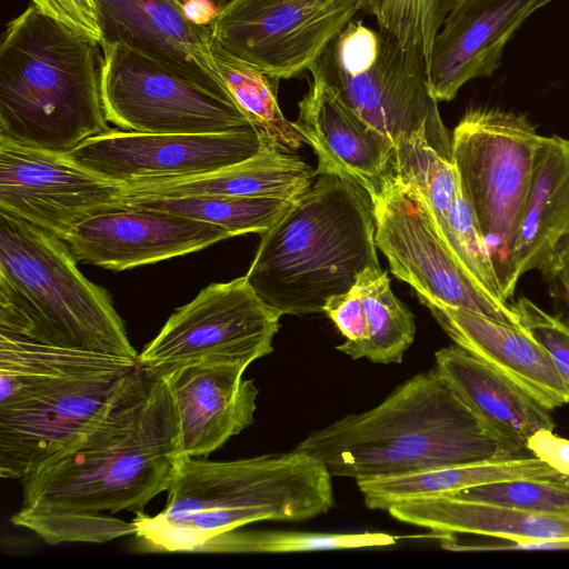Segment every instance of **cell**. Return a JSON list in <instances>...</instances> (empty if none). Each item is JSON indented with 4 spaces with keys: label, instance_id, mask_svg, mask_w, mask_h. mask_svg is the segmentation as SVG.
Wrapping results in <instances>:
<instances>
[{
    "label": "cell",
    "instance_id": "cell-7",
    "mask_svg": "<svg viewBox=\"0 0 569 569\" xmlns=\"http://www.w3.org/2000/svg\"><path fill=\"white\" fill-rule=\"evenodd\" d=\"M67 243L0 211V336L138 358L109 293Z\"/></svg>",
    "mask_w": 569,
    "mask_h": 569
},
{
    "label": "cell",
    "instance_id": "cell-15",
    "mask_svg": "<svg viewBox=\"0 0 569 569\" xmlns=\"http://www.w3.org/2000/svg\"><path fill=\"white\" fill-rule=\"evenodd\" d=\"M266 144L273 143L253 127L217 133L111 129L89 138L68 154L92 173L123 184L207 173L241 162Z\"/></svg>",
    "mask_w": 569,
    "mask_h": 569
},
{
    "label": "cell",
    "instance_id": "cell-22",
    "mask_svg": "<svg viewBox=\"0 0 569 569\" xmlns=\"http://www.w3.org/2000/svg\"><path fill=\"white\" fill-rule=\"evenodd\" d=\"M315 170L303 160L266 144L254 156L190 177L139 180L120 184L119 200L176 199L186 197L277 198L296 201L312 186Z\"/></svg>",
    "mask_w": 569,
    "mask_h": 569
},
{
    "label": "cell",
    "instance_id": "cell-21",
    "mask_svg": "<svg viewBox=\"0 0 569 569\" xmlns=\"http://www.w3.org/2000/svg\"><path fill=\"white\" fill-rule=\"evenodd\" d=\"M423 303L452 341L522 388L548 410L568 403L552 360L523 328L438 302Z\"/></svg>",
    "mask_w": 569,
    "mask_h": 569
},
{
    "label": "cell",
    "instance_id": "cell-30",
    "mask_svg": "<svg viewBox=\"0 0 569 569\" xmlns=\"http://www.w3.org/2000/svg\"><path fill=\"white\" fill-rule=\"evenodd\" d=\"M295 201L277 198L186 197L139 200L123 206L179 214L210 222L229 230L234 237L272 227Z\"/></svg>",
    "mask_w": 569,
    "mask_h": 569
},
{
    "label": "cell",
    "instance_id": "cell-34",
    "mask_svg": "<svg viewBox=\"0 0 569 569\" xmlns=\"http://www.w3.org/2000/svg\"><path fill=\"white\" fill-rule=\"evenodd\" d=\"M445 496L531 511L569 512V479L567 478H521L497 481Z\"/></svg>",
    "mask_w": 569,
    "mask_h": 569
},
{
    "label": "cell",
    "instance_id": "cell-38",
    "mask_svg": "<svg viewBox=\"0 0 569 569\" xmlns=\"http://www.w3.org/2000/svg\"><path fill=\"white\" fill-rule=\"evenodd\" d=\"M539 271L549 287L550 295L562 307L569 321V233L561 239Z\"/></svg>",
    "mask_w": 569,
    "mask_h": 569
},
{
    "label": "cell",
    "instance_id": "cell-25",
    "mask_svg": "<svg viewBox=\"0 0 569 569\" xmlns=\"http://www.w3.org/2000/svg\"><path fill=\"white\" fill-rule=\"evenodd\" d=\"M569 233V139L540 136L512 251V273L539 270Z\"/></svg>",
    "mask_w": 569,
    "mask_h": 569
},
{
    "label": "cell",
    "instance_id": "cell-14",
    "mask_svg": "<svg viewBox=\"0 0 569 569\" xmlns=\"http://www.w3.org/2000/svg\"><path fill=\"white\" fill-rule=\"evenodd\" d=\"M119 191L68 152L0 139V211L62 240L88 218L120 209Z\"/></svg>",
    "mask_w": 569,
    "mask_h": 569
},
{
    "label": "cell",
    "instance_id": "cell-13",
    "mask_svg": "<svg viewBox=\"0 0 569 569\" xmlns=\"http://www.w3.org/2000/svg\"><path fill=\"white\" fill-rule=\"evenodd\" d=\"M365 9V0H232L207 22L232 56L281 80L300 76Z\"/></svg>",
    "mask_w": 569,
    "mask_h": 569
},
{
    "label": "cell",
    "instance_id": "cell-9",
    "mask_svg": "<svg viewBox=\"0 0 569 569\" xmlns=\"http://www.w3.org/2000/svg\"><path fill=\"white\" fill-rule=\"evenodd\" d=\"M539 137L523 114L487 108L468 110L451 137L461 190L489 248L506 302L517 286L512 251Z\"/></svg>",
    "mask_w": 569,
    "mask_h": 569
},
{
    "label": "cell",
    "instance_id": "cell-16",
    "mask_svg": "<svg viewBox=\"0 0 569 569\" xmlns=\"http://www.w3.org/2000/svg\"><path fill=\"white\" fill-rule=\"evenodd\" d=\"M232 237L210 222L126 207L88 218L63 241L78 262L121 271L192 253Z\"/></svg>",
    "mask_w": 569,
    "mask_h": 569
},
{
    "label": "cell",
    "instance_id": "cell-36",
    "mask_svg": "<svg viewBox=\"0 0 569 569\" xmlns=\"http://www.w3.org/2000/svg\"><path fill=\"white\" fill-rule=\"evenodd\" d=\"M44 14L101 46L103 34L94 0H32Z\"/></svg>",
    "mask_w": 569,
    "mask_h": 569
},
{
    "label": "cell",
    "instance_id": "cell-27",
    "mask_svg": "<svg viewBox=\"0 0 569 569\" xmlns=\"http://www.w3.org/2000/svg\"><path fill=\"white\" fill-rule=\"evenodd\" d=\"M353 286L363 302L369 337L361 342L345 341L336 347L337 350L352 359L366 358L382 365L401 363L415 340L413 315L393 295L390 279L381 267L365 268Z\"/></svg>",
    "mask_w": 569,
    "mask_h": 569
},
{
    "label": "cell",
    "instance_id": "cell-18",
    "mask_svg": "<svg viewBox=\"0 0 569 569\" xmlns=\"http://www.w3.org/2000/svg\"><path fill=\"white\" fill-rule=\"evenodd\" d=\"M243 361L203 360L162 373L186 458L208 457L251 426L259 390Z\"/></svg>",
    "mask_w": 569,
    "mask_h": 569
},
{
    "label": "cell",
    "instance_id": "cell-37",
    "mask_svg": "<svg viewBox=\"0 0 569 569\" xmlns=\"http://www.w3.org/2000/svg\"><path fill=\"white\" fill-rule=\"evenodd\" d=\"M323 312L332 320L346 341L361 342L368 339L366 311L355 286L346 292L328 298L323 305Z\"/></svg>",
    "mask_w": 569,
    "mask_h": 569
},
{
    "label": "cell",
    "instance_id": "cell-41",
    "mask_svg": "<svg viewBox=\"0 0 569 569\" xmlns=\"http://www.w3.org/2000/svg\"><path fill=\"white\" fill-rule=\"evenodd\" d=\"M182 1V0H181ZM183 2V1H182ZM184 3V2H183ZM186 4V3H184Z\"/></svg>",
    "mask_w": 569,
    "mask_h": 569
},
{
    "label": "cell",
    "instance_id": "cell-4",
    "mask_svg": "<svg viewBox=\"0 0 569 569\" xmlns=\"http://www.w3.org/2000/svg\"><path fill=\"white\" fill-rule=\"evenodd\" d=\"M136 365L0 336V476L21 480L76 445Z\"/></svg>",
    "mask_w": 569,
    "mask_h": 569
},
{
    "label": "cell",
    "instance_id": "cell-17",
    "mask_svg": "<svg viewBox=\"0 0 569 569\" xmlns=\"http://www.w3.org/2000/svg\"><path fill=\"white\" fill-rule=\"evenodd\" d=\"M94 2L103 34L102 43H123L180 78L236 102L216 66L208 23L194 21L181 0Z\"/></svg>",
    "mask_w": 569,
    "mask_h": 569
},
{
    "label": "cell",
    "instance_id": "cell-23",
    "mask_svg": "<svg viewBox=\"0 0 569 569\" xmlns=\"http://www.w3.org/2000/svg\"><path fill=\"white\" fill-rule=\"evenodd\" d=\"M435 369L491 429L527 448L537 431L555 427L550 410L458 345L435 353Z\"/></svg>",
    "mask_w": 569,
    "mask_h": 569
},
{
    "label": "cell",
    "instance_id": "cell-1",
    "mask_svg": "<svg viewBox=\"0 0 569 569\" xmlns=\"http://www.w3.org/2000/svg\"><path fill=\"white\" fill-rule=\"evenodd\" d=\"M184 458L167 382L137 361L86 435L20 480L11 522L49 545L133 536L116 515L167 492Z\"/></svg>",
    "mask_w": 569,
    "mask_h": 569
},
{
    "label": "cell",
    "instance_id": "cell-26",
    "mask_svg": "<svg viewBox=\"0 0 569 569\" xmlns=\"http://www.w3.org/2000/svg\"><path fill=\"white\" fill-rule=\"evenodd\" d=\"M521 478H566L532 453L432 468L415 473L356 481L369 509L387 510L392 503Z\"/></svg>",
    "mask_w": 569,
    "mask_h": 569
},
{
    "label": "cell",
    "instance_id": "cell-31",
    "mask_svg": "<svg viewBox=\"0 0 569 569\" xmlns=\"http://www.w3.org/2000/svg\"><path fill=\"white\" fill-rule=\"evenodd\" d=\"M386 171L421 192L438 228L461 192L452 157L440 153L422 134L399 139L393 146Z\"/></svg>",
    "mask_w": 569,
    "mask_h": 569
},
{
    "label": "cell",
    "instance_id": "cell-29",
    "mask_svg": "<svg viewBox=\"0 0 569 569\" xmlns=\"http://www.w3.org/2000/svg\"><path fill=\"white\" fill-rule=\"evenodd\" d=\"M397 537L386 532H313L299 530L234 529L206 542L203 553H291L393 546Z\"/></svg>",
    "mask_w": 569,
    "mask_h": 569
},
{
    "label": "cell",
    "instance_id": "cell-11",
    "mask_svg": "<svg viewBox=\"0 0 569 569\" xmlns=\"http://www.w3.org/2000/svg\"><path fill=\"white\" fill-rule=\"evenodd\" d=\"M100 47L102 106L108 122L118 128L217 133L253 127L236 102L180 78L148 56L120 42Z\"/></svg>",
    "mask_w": 569,
    "mask_h": 569
},
{
    "label": "cell",
    "instance_id": "cell-32",
    "mask_svg": "<svg viewBox=\"0 0 569 569\" xmlns=\"http://www.w3.org/2000/svg\"><path fill=\"white\" fill-rule=\"evenodd\" d=\"M459 0H365L379 30L405 47L419 48L427 63L432 42Z\"/></svg>",
    "mask_w": 569,
    "mask_h": 569
},
{
    "label": "cell",
    "instance_id": "cell-2",
    "mask_svg": "<svg viewBox=\"0 0 569 569\" xmlns=\"http://www.w3.org/2000/svg\"><path fill=\"white\" fill-rule=\"evenodd\" d=\"M295 449L332 477L356 481L530 453L478 418L436 369L412 376L376 407L312 431Z\"/></svg>",
    "mask_w": 569,
    "mask_h": 569
},
{
    "label": "cell",
    "instance_id": "cell-8",
    "mask_svg": "<svg viewBox=\"0 0 569 569\" xmlns=\"http://www.w3.org/2000/svg\"><path fill=\"white\" fill-rule=\"evenodd\" d=\"M340 100L393 146L422 134L446 157L451 139L428 84L419 48L405 47L381 30L351 21L310 68Z\"/></svg>",
    "mask_w": 569,
    "mask_h": 569
},
{
    "label": "cell",
    "instance_id": "cell-33",
    "mask_svg": "<svg viewBox=\"0 0 569 569\" xmlns=\"http://www.w3.org/2000/svg\"><path fill=\"white\" fill-rule=\"evenodd\" d=\"M439 230L446 243L473 280L488 295L506 302L501 295L489 248L462 190L450 206Z\"/></svg>",
    "mask_w": 569,
    "mask_h": 569
},
{
    "label": "cell",
    "instance_id": "cell-40",
    "mask_svg": "<svg viewBox=\"0 0 569 569\" xmlns=\"http://www.w3.org/2000/svg\"><path fill=\"white\" fill-rule=\"evenodd\" d=\"M186 4L189 0H182ZM214 12L222 9L224 6H227L232 0H204Z\"/></svg>",
    "mask_w": 569,
    "mask_h": 569
},
{
    "label": "cell",
    "instance_id": "cell-35",
    "mask_svg": "<svg viewBox=\"0 0 569 569\" xmlns=\"http://www.w3.org/2000/svg\"><path fill=\"white\" fill-rule=\"evenodd\" d=\"M521 326L539 342L552 360L567 390L569 403V321L542 310L528 298L511 305Z\"/></svg>",
    "mask_w": 569,
    "mask_h": 569
},
{
    "label": "cell",
    "instance_id": "cell-20",
    "mask_svg": "<svg viewBox=\"0 0 569 569\" xmlns=\"http://www.w3.org/2000/svg\"><path fill=\"white\" fill-rule=\"evenodd\" d=\"M295 122L318 158L316 176L332 173L369 193L385 174L392 141L349 109L317 74Z\"/></svg>",
    "mask_w": 569,
    "mask_h": 569
},
{
    "label": "cell",
    "instance_id": "cell-3",
    "mask_svg": "<svg viewBox=\"0 0 569 569\" xmlns=\"http://www.w3.org/2000/svg\"><path fill=\"white\" fill-rule=\"evenodd\" d=\"M335 505L332 476L293 449L228 461L184 458L162 511L134 513L136 538L153 552H198L210 539L260 521H305Z\"/></svg>",
    "mask_w": 569,
    "mask_h": 569
},
{
    "label": "cell",
    "instance_id": "cell-5",
    "mask_svg": "<svg viewBox=\"0 0 569 569\" xmlns=\"http://www.w3.org/2000/svg\"><path fill=\"white\" fill-rule=\"evenodd\" d=\"M261 234L246 274L257 295L282 316L323 312L368 266L380 267L370 193L325 173Z\"/></svg>",
    "mask_w": 569,
    "mask_h": 569
},
{
    "label": "cell",
    "instance_id": "cell-39",
    "mask_svg": "<svg viewBox=\"0 0 569 569\" xmlns=\"http://www.w3.org/2000/svg\"><path fill=\"white\" fill-rule=\"evenodd\" d=\"M527 449L530 453L569 479L568 439L555 435L552 429H542L528 439Z\"/></svg>",
    "mask_w": 569,
    "mask_h": 569
},
{
    "label": "cell",
    "instance_id": "cell-6",
    "mask_svg": "<svg viewBox=\"0 0 569 569\" xmlns=\"http://www.w3.org/2000/svg\"><path fill=\"white\" fill-rule=\"evenodd\" d=\"M98 44L29 6L0 44V139L70 152L110 131Z\"/></svg>",
    "mask_w": 569,
    "mask_h": 569
},
{
    "label": "cell",
    "instance_id": "cell-10",
    "mask_svg": "<svg viewBox=\"0 0 569 569\" xmlns=\"http://www.w3.org/2000/svg\"><path fill=\"white\" fill-rule=\"evenodd\" d=\"M376 244L391 272L411 286L420 302L461 308L522 327L508 302L488 295L446 243L421 192L386 171L370 192Z\"/></svg>",
    "mask_w": 569,
    "mask_h": 569
},
{
    "label": "cell",
    "instance_id": "cell-24",
    "mask_svg": "<svg viewBox=\"0 0 569 569\" xmlns=\"http://www.w3.org/2000/svg\"><path fill=\"white\" fill-rule=\"evenodd\" d=\"M389 515L435 532L513 541L569 540V512H540L435 496L392 503Z\"/></svg>",
    "mask_w": 569,
    "mask_h": 569
},
{
    "label": "cell",
    "instance_id": "cell-19",
    "mask_svg": "<svg viewBox=\"0 0 569 569\" xmlns=\"http://www.w3.org/2000/svg\"><path fill=\"white\" fill-rule=\"evenodd\" d=\"M551 0H459L437 33L428 59V84L451 101L470 80L489 77L520 24Z\"/></svg>",
    "mask_w": 569,
    "mask_h": 569
},
{
    "label": "cell",
    "instance_id": "cell-12",
    "mask_svg": "<svg viewBox=\"0 0 569 569\" xmlns=\"http://www.w3.org/2000/svg\"><path fill=\"white\" fill-rule=\"evenodd\" d=\"M281 316L246 276L211 283L169 317L137 361L160 375L203 360L251 365L273 351Z\"/></svg>",
    "mask_w": 569,
    "mask_h": 569
},
{
    "label": "cell",
    "instance_id": "cell-28",
    "mask_svg": "<svg viewBox=\"0 0 569 569\" xmlns=\"http://www.w3.org/2000/svg\"><path fill=\"white\" fill-rule=\"evenodd\" d=\"M211 49L216 66L233 99L263 138L287 153L308 143L279 107L277 92L280 80L232 56L213 39Z\"/></svg>",
    "mask_w": 569,
    "mask_h": 569
}]
</instances>
